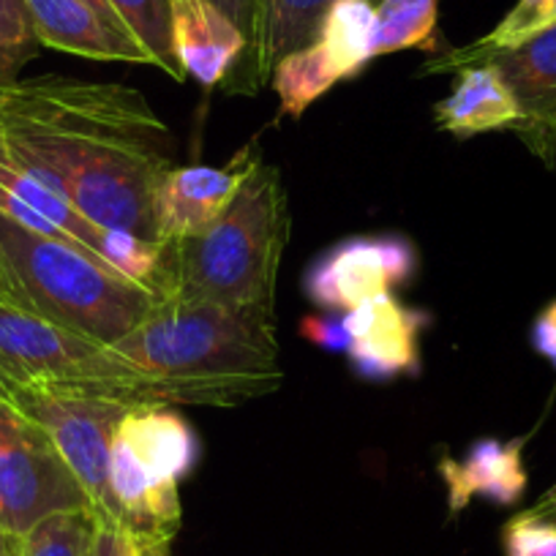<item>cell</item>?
Segmentation results:
<instances>
[{"mask_svg": "<svg viewBox=\"0 0 556 556\" xmlns=\"http://www.w3.org/2000/svg\"><path fill=\"white\" fill-rule=\"evenodd\" d=\"M529 510H532L534 516L545 518V521H554L556 523V483L551 485V489L545 491V494L540 496V500L534 502V505L529 507Z\"/></svg>", "mask_w": 556, "mask_h": 556, "instance_id": "obj_32", "label": "cell"}, {"mask_svg": "<svg viewBox=\"0 0 556 556\" xmlns=\"http://www.w3.org/2000/svg\"><path fill=\"white\" fill-rule=\"evenodd\" d=\"M374 30L377 7L371 0H333L314 41H319L341 79H355L374 61Z\"/></svg>", "mask_w": 556, "mask_h": 556, "instance_id": "obj_20", "label": "cell"}, {"mask_svg": "<svg viewBox=\"0 0 556 556\" xmlns=\"http://www.w3.org/2000/svg\"><path fill=\"white\" fill-rule=\"evenodd\" d=\"M96 529L93 510L52 513L20 538V556H93Z\"/></svg>", "mask_w": 556, "mask_h": 556, "instance_id": "obj_24", "label": "cell"}, {"mask_svg": "<svg viewBox=\"0 0 556 556\" xmlns=\"http://www.w3.org/2000/svg\"><path fill=\"white\" fill-rule=\"evenodd\" d=\"M41 47L104 63L156 66L137 36L85 0H25Z\"/></svg>", "mask_w": 556, "mask_h": 556, "instance_id": "obj_13", "label": "cell"}, {"mask_svg": "<svg viewBox=\"0 0 556 556\" xmlns=\"http://www.w3.org/2000/svg\"><path fill=\"white\" fill-rule=\"evenodd\" d=\"M434 123L440 131L458 139L489 131H516L521 106L500 68L494 63H480L458 72L451 96L434 104Z\"/></svg>", "mask_w": 556, "mask_h": 556, "instance_id": "obj_18", "label": "cell"}, {"mask_svg": "<svg viewBox=\"0 0 556 556\" xmlns=\"http://www.w3.org/2000/svg\"><path fill=\"white\" fill-rule=\"evenodd\" d=\"M93 556H131V551H128V538L121 529L99 523V529H96Z\"/></svg>", "mask_w": 556, "mask_h": 556, "instance_id": "obj_29", "label": "cell"}, {"mask_svg": "<svg viewBox=\"0 0 556 556\" xmlns=\"http://www.w3.org/2000/svg\"><path fill=\"white\" fill-rule=\"evenodd\" d=\"M112 12L123 25L139 39L156 61V68L184 83L186 74L180 68L173 47V0H106Z\"/></svg>", "mask_w": 556, "mask_h": 556, "instance_id": "obj_23", "label": "cell"}, {"mask_svg": "<svg viewBox=\"0 0 556 556\" xmlns=\"http://www.w3.org/2000/svg\"><path fill=\"white\" fill-rule=\"evenodd\" d=\"M36 36L25 0H0V83H12L39 55Z\"/></svg>", "mask_w": 556, "mask_h": 556, "instance_id": "obj_25", "label": "cell"}, {"mask_svg": "<svg viewBox=\"0 0 556 556\" xmlns=\"http://www.w3.org/2000/svg\"><path fill=\"white\" fill-rule=\"evenodd\" d=\"M489 63L500 68L521 106L518 139L556 173V25Z\"/></svg>", "mask_w": 556, "mask_h": 556, "instance_id": "obj_10", "label": "cell"}, {"mask_svg": "<svg viewBox=\"0 0 556 556\" xmlns=\"http://www.w3.org/2000/svg\"><path fill=\"white\" fill-rule=\"evenodd\" d=\"M3 85H7V83H0V90H3Z\"/></svg>", "mask_w": 556, "mask_h": 556, "instance_id": "obj_35", "label": "cell"}, {"mask_svg": "<svg viewBox=\"0 0 556 556\" xmlns=\"http://www.w3.org/2000/svg\"><path fill=\"white\" fill-rule=\"evenodd\" d=\"M211 7H216L218 12L227 14L235 25L245 34V39H251V25H254V0H207Z\"/></svg>", "mask_w": 556, "mask_h": 556, "instance_id": "obj_30", "label": "cell"}, {"mask_svg": "<svg viewBox=\"0 0 556 556\" xmlns=\"http://www.w3.org/2000/svg\"><path fill=\"white\" fill-rule=\"evenodd\" d=\"M0 298L110 346L162 301L99 254L0 213Z\"/></svg>", "mask_w": 556, "mask_h": 556, "instance_id": "obj_4", "label": "cell"}, {"mask_svg": "<svg viewBox=\"0 0 556 556\" xmlns=\"http://www.w3.org/2000/svg\"><path fill=\"white\" fill-rule=\"evenodd\" d=\"M12 156L106 232L156 240L153 202L175 169L173 134L137 88L68 77L0 90Z\"/></svg>", "mask_w": 556, "mask_h": 556, "instance_id": "obj_1", "label": "cell"}, {"mask_svg": "<svg viewBox=\"0 0 556 556\" xmlns=\"http://www.w3.org/2000/svg\"><path fill=\"white\" fill-rule=\"evenodd\" d=\"M290 224L281 169L267 164L256 148L227 211L200 232L164 240L153 285L162 298L273 312Z\"/></svg>", "mask_w": 556, "mask_h": 556, "instance_id": "obj_3", "label": "cell"}, {"mask_svg": "<svg viewBox=\"0 0 556 556\" xmlns=\"http://www.w3.org/2000/svg\"><path fill=\"white\" fill-rule=\"evenodd\" d=\"M556 25V0H516V7L496 23L491 34L483 39L472 41V45L453 47V50L434 55L417 68V77L426 74H451L462 72L467 66H480L489 63L491 58L500 52H510L516 47L527 45L534 36L545 34Z\"/></svg>", "mask_w": 556, "mask_h": 556, "instance_id": "obj_19", "label": "cell"}, {"mask_svg": "<svg viewBox=\"0 0 556 556\" xmlns=\"http://www.w3.org/2000/svg\"><path fill=\"white\" fill-rule=\"evenodd\" d=\"M0 213L34 232L68 240L110 262V232L90 224L72 202L28 173L12 156L3 131H0Z\"/></svg>", "mask_w": 556, "mask_h": 556, "instance_id": "obj_12", "label": "cell"}, {"mask_svg": "<svg viewBox=\"0 0 556 556\" xmlns=\"http://www.w3.org/2000/svg\"><path fill=\"white\" fill-rule=\"evenodd\" d=\"M169 548H173V543H164V540L128 538V551H131V556H169Z\"/></svg>", "mask_w": 556, "mask_h": 556, "instance_id": "obj_31", "label": "cell"}, {"mask_svg": "<svg viewBox=\"0 0 556 556\" xmlns=\"http://www.w3.org/2000/svg\"><path fill=\"white\" fill-rule=\"evenodd\" d=\"M106 350L148 404L232 409L285 384L276 319L260 306L162 298Z\"/></svg>", "mask_w": 556, "mask_h": 556, "instance_id": "obj_2", "label": "cell"}, {"mask_svg": "<svg viewBox=\"0 0 556 556\" xmlns=\"http://www.w3.org/2000/svg\"><path fill=\"white\" fill-rule=\"evenodd\" d=\"M254 151V146L243 148L227 167L194 164V167L169 169L153 202L159 243L194 235L216 222L238 194Z\"/></svg>", "mask_w": 556, "mask_h": 556, "instance_id": "obj_11", "label": "cell"}, {"mask_svg": "<svg viewBox=\"0 0 556 556\" xmlns=\"http://www.w3.org/2000/svg\"><path fill=\"white\" fill-rule=\"evenodd\" d=\"M0 393L45 426L88 494L99 523L121 529L112 494V440L134 406L74 388H0Z\"/></svg>", "mask_w": 556, "mask_h": 556, "instance_id": "obj_6", "label": "cell"}, {"mask_svg": "<svg viewBox=\"0 0 556 556\" xmlns=\"http://www.w3.org/2000/svg\"><path fill=\"white\" fill-rule=\"evenodd\" d=\"M529 339H532V350L556 368V301H551L548 306L534 317Z\"/></svg>", "mask_w": 556, "mask_h": 556, "instance_id": "obj_28", "label": "cell"}, {"mask_svg": "<svg viewBox=\"0 0 556 556\" xmlns=\"http://www.w3.org/2000/svg\"><path fill=\"white\" fill-rule=\"evenodd\" d=\"M333 0H254V25H251L249 50L238 63V74L224 83L229 93H254L270 83L276 63L290 52L317 39L323 14ZM377 7L379 0H371Z\"/></svg>", "mask_w": 556, "mask_h": 556, "instance_id": "obj_14", "label": "cell"}, {"mask_svg": "<svg viewBox=\"0 0 556 556\" xmlns=\"http://www.w3.org/2000/svg\"><path fill=\"white\" fill-rule=\"evenodd\" d=\"M505 556H556V523L521 510L502 527Z\"/></svg>", "mask_w": 556, "mask_h": 556, "instance_id": "obj_26", "label": "cell"}, {"mask_svg": "<svg viewBox=\"0 0 556 556\" xmlns=\"http://www.w3.org/2000/svg\"><path fill=\"white\" fill-rule=\"evenodd\" d=\"M85 3H88V7H93L96 12L104 14V17H110V20H115V23H121V20H117V14L112 12V7H110V3H106V0H85ZM123 28H126V25H123Z\"/></svg>", "mask_w": 556, "mask_h": 556, "instance_id": "obj_34", "label": "cell"}, {"mask_svg": "<svg viewBox=\"0 0 556 556\" xmlns=\"http://www.w3.org/2000/svg\"><path fill=\"white\" fill-rule=\"evenodd\" d=\"M0 388H74L146 406L139 379L104 344L0 298Z\"/></svg>", "mask_w": 556, "mask_h": 556, "instance_id": "obj_5", "label": "cell"}, {"mask_svg": "<svg viewBox=\"0 0 556 556\" xmlns=\"http://www.w3.org/2000/svg\"><path fill=\"white\" fill-rule=\"evenodd\" d=\"M437 0H379L374 58L401 50H437Z\"/></svg>", "mask_w": 556, "mask_h": 556, "instance_id": "obj_22", "label": "cell"}, {"mask_svg": "<svg viewBox=\"0 0 556 556\" xmlns=\"http://www.w3.org/2000/svg\"><path fill=\"white\" fill-rule=\"evenodd\" d=\"M420 254L406 235H352L325 249L303 273V295L323 312L344 314L415 278Z\"/></svg>", "mask_w": 556, "mask_h": 556, "instance_id": "obj_8", "label": "cell"}, {"mask_svg": "<svg viewBox=\"0 0 556 556\" xmlns=\"http://www.w3.org/2000/svg\"><path fill=\"white\" fill-rule=\"evenodd\" d=\"M0 556H20V540L0 527Z\"/></svg>", "mask_w": 556, "mask_h": 556, "instance_id": "obj_33", "label": "cell"}, {"mask_svg": "<svg viewBox=\"0 0 556 556\" xmlns=\"http://www.w3.org/2000/svg\"><path fill=\"white\" fill-rule=\"evenodd\" d=\"M341 317L346 328L344 355L357 377L366 382H393L420 371V336L429 328V314L404 306L390 292Z\"/></svg>", "mask_w": 556, "mask_h": 556, "instance_id": "obj_9", "label": "cell"}, {"mask_svg": "<svg viewBox=\"0 0 556 556\" xmlns=\"http://www.w3.org/2000/svg\"><path fill=\"white\" fill-rule=\"evenodd\" d=\"M523 445L527 440H478L464 458H442L440 478L453 516L469 507L472 500H489L502 507L521 502L527 491Z\"/></svg>", "mask_w": 556, "mask_h": 556, "instance_id": "obj_16", "label": "cell"}, {"mask_svg": "<svg viewBox=\"0 0 556 556\" xmlns=\"http://www.w3.org/2000/svg\"><path fill=\"white\" fill-rule=\"evenodd\" d=\"M173 47L186 77L216 88L243 61L249 39L207 0H173Z\"/></svg>", "mask_w": 556, "mask_h": 556, "instance_id": "obj_15", "label": "cell"}, {"mask_svg": "<svg viewBox=\"0 0 556 556\" xmlns=\"http://www.w3.org/2000/svg\"><path fill=\"white\" fill-rule=\"evenodd\" d=\"M301 336L312 341L314 346L328 352H344L346 350V328L344 317H328V314H312L301 323Z\"/></svg>", "mask_w": 556, "mask_h": 556, "instance_id": "obj_27", "label": "cell"}, {"mask_svg": "<svg viewBox=\"0 0 556 556\" xmlns=\"http://www.w3.org/2000/svg\"><path fill=\"white\" fill-rule=\"evenodd\" d=\"M156 485H180L194 469L197 434L173 406L146 404L126 412L115 431Z\"/></svg>", "mask_w": 556, "mask_h": 556, "instance_id": "obj_17", "label": "cell"}, {"mask_svg": "<svg viewBox=\"0 0 556 556\" xmlns=\"http://www.w3.org/2000/svg\"><path fill=\"white\" fill-rule=\"evenodd\" d=\"M273 90L278 96V115L301 121L308 106L323 99L333 85L341 83L333 63L328 61L319 41L290 52L276 63L270 74Z\"/></svg>", "mask_w": 556, "mask_h": 556, "instance_id": "obj_21", "label": "cell"}, {"mask_svg": "<svg viewBox=\"0 0 556 556\" xmlns=\"http://www.w3.org/2000/svg\"><path fill=\"white\" fill-rule=\"evenodd\" d=\"M66 510L93 507L45 426L0 393V527L20 540Z\"/></svg>", "mask_w": 556, "mask_h": 556, "instance_id": "obj_7", "label": "cell"}]
</instances>
